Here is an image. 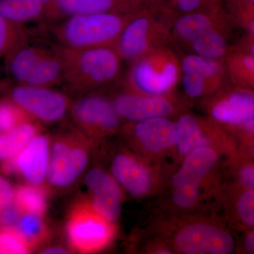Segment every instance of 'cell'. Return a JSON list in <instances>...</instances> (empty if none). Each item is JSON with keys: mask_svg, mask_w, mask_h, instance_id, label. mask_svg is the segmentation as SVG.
Returning a JSON list of instances; mask_svg holds the SVG:
<instances>
[{"mask_svg": "<svg viewBox=\"0 0 254 254\" xmlns=\"http://www.w3.org/2000/svg\"><path fill=\"white\" fill-rule=\"evenodd\" d=\"M168 240L172 250L182 254H230L236 247L231 232L220 224L205 220L175 225Z\"/></svg>", "mask_w": 254, "mask_h": 254, "instance_id": "obj_10", "label": "cell"}, {"mask_svg": "<svg viewBox=\"0 0 254 254\" xmlns=\"http://www.w3.org/2000/svg\"><path fill=\"white\" fill-rule=\"evenodd\" d=\"M178 13L167 4L150 6L131 18L114 48L124 61L131 63L152 50L170 46Z\"/></svg>", "mask_w": 254, "mask_h": 254, "instance_id": "obj_4", "label": "cell"}, {"mask_svg": "<svg viewBox=\"0 0 254 254\" xmlns=\"http://www.w3.org/2000/svg\"><path fill=\"white\" fill-rule=\"evenodd\" d=\"M138 12L76 15L45 24L42 30L48 31L57 44L69 49L114 48L127 23Z\"/></svg>", "mask_w": 254, "mask_h": 254, "instance_id": "obj_3", "label": "cell"}, {"mask_svg": "<svg viewBox=\"0 0 254 254\" xmlns=\"http://www.w3.org/2000/svg\"><path fill=\"white\" fill-rule=\"evenodd\" d=\"M109 97L123 123H137L156 117L170 118L181 109L173 94L143 95L123 88Z\"/></svg>", "mask_w": 254, "mask_h": 254, "instance_id": "obj_14", "label": "cell"}, {"mask_svg": "<svg viewBox=\"0 0 254 254\" xmlns=\"http://www.w3.org/2000/svg\"><path fill=\"white\" fill-rule=\"evenodd\" d=\"M65 232L73 253L95 254L109 247L116 236L117 227L100 215L87 196H83L70 207Z\"/></svg>", "mask_w": 254, "mask_h": 254, "instance_id": "obj_7", "label": "cell"}, {"mask_svg": "<svg viewBox=\"0 0 254 254\" xmlns=\"http://www.w3.org/2000/svg\"><path fill=\"white\" fill-rule=\"evenodd\" d=\"M42 1H43V4L45 5V8H46L45 11H46L47 8H48V6L51 4V3L53 2V0H42Z\"/></svg>", "mask_w": 254, "mask_h": 254, "instance_id": "obj_40", "label": "cell"}, {"mask_svg": "<svg viewBox=\"0 0 254 254\" xmlns=\"http://www.w3.org/2000/svg\"><path fill=\"white\" fill-rule=\"evenodd\" d=\"M0 97L14 102L33 121L43 127L64 121L73 99L67 92L54 87L25 86L6 80L0 88Z\"/></svg>", "mask_w": 254, "mask_h": 254, "instance_id": "obj_8", "label": "cell"}, {"mask_svg": "<svg viewBox=\"0 0 254 254\" xmlns=\"http://www.w3.org/2000/svg\"><path fill=\"white\" fill-rule=\"evenodd\" d=\"M156 4L142 0H53L43 18L51 23L76 15L134 14Z\"/></svg>", "mask_w": 254, "mask_h": 254, "instance_id": "obj_16", "label": "cell"}, {"mask_svg": "<svg viewBox=\"0 0 254 254\" xmlns=\"http://www.w3.org/2000/svg\"><path fill=\"white\" fill-rule=\"evenodd\" d=\"M84 184L88 191L87 198L93 208L108 221L116 224L121 215L123 189L111 173L94 167L86 172Z\"/></svg>", "mask_w": 254, "mask_h": 254, "instance_id": "obj_18", "label": "cell"}, {"mask_svg": "<svg viewBox=\"0 0 254 254\" xmlns=\"http://www.w3.org/2000/svg\"><path fill=\"white\" fill-rule=\"evenodd\" d=\"M131 64L123 88L148 95H173L181 79L180 58L171 46L157 48Z\"/></svg>", "mask_w": 254, "mask_h": 254, "instance_id": "obj_6", "label": "cell"}, {"mask_svg": "<svg viewBox=\"0 0 254 254\" xmlns=\"http://www.w3.org/2000/svg\"><path fill=\"white\" fill-rule=\"evenodd\" d=\"M33 252L15 227L0 228V254H27Z\"/></svg>", "mask_w": 254, "mask_h": 254, "instance_id": "obj_31", "label": "cell"}, {"mask_svg": "<svg viewBox=\"0 0 254 254\" xmlns=\"http://www.w3.org/2000/svg\"><path fill=\"white\" fill-rule=\"evenodd\" d=\"M236 177L239 186L254 190V165L253 161H244L237 167Z\"/></svg>", "mask_w": 254, "mask_h": 254, "instance_id": "obj_34", "label": "cell"}, {"mask_svg": "<svg viewBox=\"0 0 254 254\" xmlns=\"http://www.w3.org/2000/svg\"><path fill=\"white\" fill-rule=\"evenodd\" d=\"M4 80L1 79V69H0V88H1V85H2L3 82H4Z\"/></svg>", "mask_w": 254, "mask_h": 254, "instance_id": "obj_41", "label": "cell"}, {"mask_svg": "<svg viewBox=\"0 0 254 254\" xmlns=\"http://www.w3.org/2000/svg\"><path fill=\"white\" fill-rule=\"evenodd\" d=\"M244 247L247 253L254 254V232L253 228L250 229L246 234L244 240Z\"/></svg>", "mask_w": 254, "mask_h": 254, "instance_id": "obj_38", "label": "cell"}, {"mask_svg": "<svg viewBox=\"0 0 254 254\" xmlns=\"http://www.w3.org/2000/svg\"><path fill=\"white\" fill-rule=\"evenodd\" d=\"M27 38L4 57L10 81L16 84L55 87L63 83L61 48L43 38Z\"/></svg>", "mask_w": 254, "mask_h": 254, "instance_id": "obj_2", "label": "cell"}, {"mask_svg": "<svg viewBox=\"0 0 254 254\" xmlns=\"http://www.w3.org/2000/svg\"><path fill=\"white\" fill-rule=\"evenodd\" d=\"M170 8L177 11L179 14H190L225 5L220 0H165Z\"/></svg>", "mask_w": 254, "mask_h": 254, "instance_id": "obj_33", "label": "cell"}, {"mask_svg": "<svg viewBox=\"0 0 254 254\" xmlns=\"http://www.w3.org/2000/svg\"><path fill=\"white\" fill-rule=\"evenodd\" d=\"M50 187L48 185L18 184L15 186L13 202L21 213L45 216L49 203Z\"/></svg>", "mask_w": 254, "mask_h": 254, "instance_id": "obj_22", "label": "cell"}, {"mask_svg": "<svg viewBox=\"0 0 254 254\" xmlns=\"http://www.w3.org/2000/svg\"><path fill=\"white\" fill-rule=\"evenodd\" d=\"M21 212L14 202L0 210V228L16 226Z\"/></svg>", "mask_w": 254, "mask_h": 254, "instance_id": "obj_35", "label": "cell"}, {"mask_svg": "<svg viewBox=\"0 0 254 254\" xmlns=\"http://www.w3.org/2000/svg\"><path fill=\"white\" fill-rule=\"evenodd\" d=\"M40 254H72L70 249H67L66 247H63V246H45L44 247L38 250Z\"/></svg>", "mask_w": 254, "mask_h": 254, "instance_id": "obj_37", "label": "cell"}, {"mask_svg": "<svg viewBox=\"0 0 254 254\" xmlns=\"http://www.w3.org/2000/svg\"><path fill=\"white\" fill-rule=\"evenodd\" d=\"M233 28H217L193 40L188 45L193 54L213 60H224L229 48V37Z\"/></svg>", "mask_w": 254, "mask_h": 254, "instance_id": "obj_24", "label": "cell"}, {"mask_svg": "<svg viewBox=\"0 0 254 254\" xmlns=\"http://www.w3.org/2000/svg\"><path fill=\"white\" fill-rule=\"evenodd\" d=\"M51 135L44 131L37 134L12 158L0 163V173L16 177L25 183L47 185Z\"/></svg>", "mask_w": 254, "mask_h": 254, "instance_id": "obj_12", "label": "cell"}, {"mask_svg": "<svg viewBox=\"0 0 254 254\" xmlns=\"http://www.w3.org/2000/svg\"><path fill=\"white\" fill-rule=\"evenodd\" d=\"M177 153L182 157L200 147H214L220 150L231 149V135L210 118L183 113L175 122Z\"/></svg>", "mask_w": 254, "mask_h": 254, "instance_id": "obj_11", "label": "cell"}, {"mask_svg": "<svg viewBox=\"0 0 254 254\" xmlns=\"http://www.w3.org/2000/svg\"><path fill=\"white\" fill-rule=\"evenodd\" d=\"M254 35L247 33L241 41L229 48L224 58L229 79L234 86L254 88Z\"/></svg>", "mask_w": 254, "mask_h": 254, "instance_id": "obj_20", "label": "cell"}, {"mask_svg": "<svg viewBox=\"0 0 254 254\" xmlns=\"http://www.w3.org/2000/svg\"><path fill=\"white\" fill-rule=\"evenodd\" d=\"M110 173L121 188L135 198L146 196L155 189L154 172L143 158L129 150L114 155Z\"/></svg>", "mask_w": 254, "mask_h": 254, "instance_id": "obj_17", "label": "cell"}, {"mask_svg": "<svg viewBox=\"0 0 254 254\" xmlns=\"http://www.w3.org/2000/svg\"><path fill=\"white\" fill-rule=\"evenodd\" d=\"M44 131L36 122H27L13 129L0 133V163L12 158L38 133Z\"/></svg>", "mask_w": 254, "mask_h": 254, "instance_id": "obj_23", "label": "cell"}, {"mask_svg": "<svg viewBox=\"0 0 254 254\" xmlns=\"http://www.w3.org/2000/svg\"><path fill=\"white\" fill-rule=\"evenodd\" d=\"M121 132L138 150L150 156L166 154L176 148V125L166 117L126 123L123 125Z\"/></svg>", "mask_w": 254, "mask_h": 254, "instance_id": "obj_15", "label": "cell"}, {"mask_svg": "<svg viewBox=\"0 0 254 254\" xmlns=\"http://www.w3.org/2000/svg\"><path fill=\"white\" fill-rule=\"evenodd\" d=\"M235 218L247 228L254 226V190L240 187L232 203Z\"/></svg>", "mask_w": 254, "mask_h": 254, "instance_id": "obj_29", "label": "cell"}, {"mask_svg": "<svg viewBox=\"0 0 254 254\" xmlns=\"http://www.w3.org/2000/svg\"><path fill=\"white\" fill-rule=\"evenodd\" d=\"M45 9L42 0H0V15L19 24L43 18Z\"/></svg>", "mask_w": 254, "mask_h": 254, "instance_id": "obj_25", "label": "cell"}, {"mask_svg": "<svg viewBox=\"0 0 254 254\" xmlns=\"http://www.w3.org/2000/svg\"><path fill=\"white\" fill-rule=\"evenodd\" d=\"M221 150L214 147L195 148L186 156L180 168L172 178V189L186 184L203 185L215 168L220 159Z\"/></svg>", "mask_w": 254, "mask_h": 254, "instance_id": "obj_21", "label": "cell"}, {"mask_svg": "<svg viewBox=\"0 0 254 254\" xmlns=\"http://www.w3.org/2000/svg\"><path fill=\"white\" fill-rule=\"evenodd\" d=\"M31 121L33 120L14 102L5 97H0V133Z\"/></svg>", "mask_w": 254, "mask_h": 254, "instance_id": "obj_30", "label": "cell"}, {"mask_svg": "<svg viewBox=\"0 0 254 254\" xmlns=\"http://www.w3.org/2000/svg\"><path fill=\"white\" fill-rule=\"evenodd\" d=\"M68 117L71 125L95 145L121 131L123 127L110 97L98 92L73 98Z\"/></svg>", "mask_w": 254, "mask_h": 254, "instance_id": "obj_9", "label": "cell"}, {"mask_svg": "<svg viewBox=\"0 0 254 254\" xmlns=\"http://www.w3.org/2000/svg\"><path fill=\"white\" fill-rule=\"evenodd\" d=\"M182 73H193L211 79L230 82L224 60H213L190 53L180 58Z\"/></svg>", "mask_w": 254, "mask_h": 254, "instance_id": "obj_26", "label": "cell"}, {"mask_svg": "<svg viewBox=\"0 0 254 254\" xmlns=\"http://www.w3.org/2000/svg\"><path fill=\"white\" fill-rule=\"evenodd\" d=\"M202 185L186 184L173 189L171 199L174 206L180 210H190L200 198Z\"/></svg>", "mask_w": 254, "mask_h": 254, "instance_id": "obj_32", "label": "cell"}, {"mask_svg": "<svg viewBox=\"0 0 254 254\" xmlns=\"http://www.w3.org/2000/svg\"><path fill=\"white\" fill-rule=\"evenodd\" d=\"M15 228L27 242L33 252L48 245L51 237V232L43 216L34 214H21Z\"/></svg>", "mask_w": 254, "mask_h": 254, "instance_id": "obj_27", "label": "cell"}, {"mask_svg": "<svg viewBox=\"0 0 254 254\" xmlns=\"http://www.w3.org/2000/svg\"><path fill=\"white\" fill-rule=\"evenodd\" d=\"M208 118L225 129L254 119L253 89L229 85L205 97Z\"/></svg>", "mask_w": 254, "mask_h": 254, "instance_id": "obj_13", "label": "cell"}, {"mask_svg": "<svg viewBox=\"0 0 254 254\" xmlns=\"http://www.w3.org/2000/svg\"><path fill=\"white\" fill-rule=\"evenodd\" d=\"M31 34L26 25L12 22L0 15V58Z\"/></svg>", "mask_w": 254, "mask_h": 254, "instance_id": "obj_28", "label": "cell"}, {"mask_svg": "<svg viewBox=\"0 0 254 254\" xmlns=\"http://www.w3.org/2000/svg\"><path fill=\"white\" fill-rule=\"evenodd\" d=\"M60 48L63 85L73 98L96 93L120 77L123 60L113 47L74 50L60 46Z\"/></svg>", "mask_w": 254, "mask_h": 254, "instance_id": "obj_1", "label": "cell"}, {"mask_svg": "<svg viewBox=\"0 0 254 254\" xmlns=\"http://www.w3.org/2000/svg\"><path fill=\"white\" fill-rule=\"evenodd\" d=\"M235 22L224 5L179 15L174 23L172 43L187 46L193 40L217 28H235Z\"/></svg>", "mask_w": 254, "mask_h": 254, "instance_id": "obj_19", "label": "cell"}, {"mask_svg": "<svg viewBox=\"0 0 254 254\" xmlns=\"http://www.w3.org/2000/svg\"><path fill=\"white\" fill-rule=\"evenodd\" d=\"M15 186L0 173V210L11 204L14 200Z\"/></svg>", "mask_w": 254, "mask_h": 254, "instance_id": "obj_36", "label": "cell"}, {"mask_svg": "<svg viewBox=\"0 0 254 254\" xmlns=\"http://www.w3.org/2000/svg\"><path fill=\"white\" fill-rule=\"evenodd\" d=\"M95 145L71 123L51 136L47 185L50 190L73 186L85 173Z\"/></svg>", "mask_w": 254, "mask_h": 254, "instance_id": "obj_5", "label": "cell"}, {"mask_svg": "<svg viewBox=\"0 0 254 254\" xmlns=\"http://www.w3.org/2000/svg\"><path fill=\"white\" fill-rule=\"evenodd\" d=\"M220 1H222V3H223L224 4H226V3L228 2L230 0H220Z\"/></svg>", "mask_w": 254, "mask_h": 254, "instance_id": "obj_42", "label": "cell"}, {"mask_svg": "<svg viewBox=\"0 0 254 254\" xmlns=\"http://www.w3.org/2000/svg\"><path fill=\"white\" fill-rule=\"evenodd\" d=\"M142 1H148V2L154 3V4H161V3H165L167 4L165 0H142Z\"/></svg>", "mask_w": 254, "mask_h": 254, "instance_id": "obj_39", "label": "cell"}]
</instances>
